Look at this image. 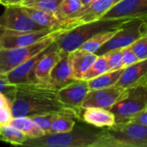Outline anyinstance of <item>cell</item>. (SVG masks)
Returning a JSON list of instances; mask_svg holds the SVG:
<instances>
[{
	"instance_id": "8fae6325",
	"label": "cell",
	"mask_w": 147,
	"mask_h": 147,
	"mask_svg": "<svg viewBox=\"0 0 147 147\" xmlns=\"http://www.w3.org/2000/svg\"><path fill=\"white\" fill-rule=\"evenodd\" d=\"M125 92L126 89L118 85L90 90L82 103V109L100 108L110 110V109L123 97Z\"/></svg>"
},
{
	"instance_id": "f1b7e54d",
	"label": "cell",
	"mask_w": 147,
	"mask_h": 147,
	"mask_svg": "<svg viewBox=\"0 0 147 147\" xmlns=\"http://www.w3.org/2000/svg\"><path fill=\"white\" fill-rule=\"evenodd\" d=\"M102 55L105 57V59L108 62L109 71H115V70L124 68L123 63H122L121 49L111 50Z\"/></svg>"
},
{
	"instance_id": "4fadbf2b",
	"label": "cell",
	"mask_w": 147,
	"mask_h": 147,
	"mask_svg": "<svg viewBox=\"0 0 147 147\" xmlns=\"http://www.w3.org/2000/svg\"><path fill=\"white\" fill-rule=\"evenodd\" d=\"M53 44V43H52ZM52 44L44 49L43 51L38 53L37 54L34 55L25 62H23L19 66L16 67L7 74L5 77L8 82L11 84H32L37 83L35 77H34V71L36 65L40 59L51 49Z\"/></svg>"
},
{
	"instance_id": "6da1fadb",
	"label": "cell",
	"mask_w": 147,
	"mask_h": 147,
	"mask_svg": "<svg viewBox=\"0 0 147 147\" xmlns=\"http://www.w3.org/2000/svg\"><path fill=\"white\" fill-rule=\"evenodd\" d=\"M16 85V92L10 102L13 118L37 115H64L82 121V109L62 102L57 90H53L37 83Z\"/></svg>"
},
{
	"instance_id": "7c38bea8",
	"label": "cell",
	"mask_w": 147,
	"mask_h": 147,
	"mask_svg": "<svg viewBox=\"0 0 147 147\" xmlns=\"http://www.w3.org/2000/svg\"><path fill=\"white\" fill-rule=\"evenodd\" d=\"M102 18H147V0H121L115 4Z\"/></svg>"
},
{
	"instance_id": "ba28073f",
	"label": "cell",
	"mask_w": 147,
	"mask_h": 147,
	"mask_svg": "<svg viewBox=\"0 0 147 147\" xmlns=\"http://www.w3.org/2000/svg\"><path fill=\"white\" fill-rule=\"evenodd\" d=\"M119 1L121 0H93L72 16L61 22V28L69 30L78 25L100 20Z\"/></svg>"
},
{
	"instance_id": "f546056e",
	"label": "cell",
	"mask_w": 147,
	"mask_h": 147,
	"mask_svg": "<svg viewBox=\"0 0 147 147\" xmlns=\"http://www.w3.org/2000/svg\"><path fill=\"white\" fill-rule=\"evenodd\" d=\"M54 115H32L30 118L34 123L46 134H51V125Z\"/></svg>"
},
{
	"instance_id": "74e56055",
	"label": "cell",
	"mask_w": 147,
	"mask_h": 147,
	"mask_svg": "<svg viewBox=\"0 0 147 147\" xmlns=\"http://www.w3.org/2000/svg\"><path fill=\"white\" fill-rule=\"evenodd\" d=\"M80 1L82 3V7H84V6H86L89 3H90L93 0H80Z\"/></svg>"
},
{
	"instance_id": "836d02e7",
	"label": "cell",
	"mask_w": 147,
	"mask_h": 147,
	"mask_svg": "<svg viewBox=\"0 0 147 147\" xmlns=\"http://www.w3.org/2000/svg\"><path fill=\"white\" fill-rule=\"evenodd\" d=\"M12 120H13V116L9 107L0 108V127L9 125Z\"/></svg>"
},
{
	"instance_id": "f35d334b",
	"label": "cell",
	"mask_w": 147,
	"mask_h": 147,
	"mask_svg": "<svg viewBox=\"0 0 147 147\" xmlns=\"http://www.w3.org/2000/svg\"><path fill=\"white\" fill-rule=\"evenodd\" d=\"M146 30H147V19H146Z\"/></svg>"
},
{
	"instance_id": "8d00e7d4",
	"label": "cell",
	"mask_w": 147,
	"mask_h": 147,
	"mask_svg": "<svg viewBox=\"0 0 147 147\" xmlns=\"http://www.w3.org/2000/svg\"><path fill=\"white\" fill-rule=\"evenodd\" d=\"M2 107H9L10 108V102L6 97L5 95H3L2 92H0V108Z\"/></svg>"
},
{
	"instance_id": "ffe728a7",
	"label": "cell",
	"mask_w": 147,
	"mask_h": 147,
	"mask_svg": "<svg viewBox=\"0 0 147 147\" xmlns=\"http://www.w3.org/2000/svg\"><path fill=\"white\" fill-rule=\"evenodd\" d=\"M124 68L115 71H109L96 78L88 80L87 84L90 90H101L115 85L118 83L120 78L121 77Z\"/></svg>"
},
{
	"instance_id": "e0dca14e",
	"label": "cell",
	"mask_w": 147,
	"mask_h": 147,
	"mask_svg": "<svg viewBox=\"0 0 147 147\" xmlns=\"http://www.w3.org/2000/svg\"><path fill=\"white\" fill-rule=\"evenodd\" d=\"M146 82L147 59H143L124 68L123 73L115 85L127 89L146 84Z\"/></svg>"
},
{
	"instance_id": "44dd1931",
	"label": "cell",
	"mask_w": 147,
	"mask_h": 147,
	"mask_svg": "<svg viewBox=\"0 0 147 147\" xmlns=\"http://www.w3.org/2000/svg\"><path fill=\"white\" fill-rule=\"evenodd\" d=\"M24 8V7H23ZM32 20L42 26L44 28H61V21L59 20L55 15L31 8H24Z\"/></svg>"
},
{
	"instance_id": "83f0119b",
	"label": "cell",
	"mask_w": 147,
	"mask_h": 147,
	"mask_svg": "<svg viewBox=\"0 0 147 147\" xmlns=\"http://www.w3.org/2000/svg\"><path fill=\"white\" fill-rule=\"evenodd\" d=\"M109 71L108 62L103 55H97V58L90 66L88 71L84 73L83 80L88 81L94 78H96Z\"/></svg>"
},
{
	"instance_id": "ab89813d",
	"label": "cell",
	"mask_w": 147,
	"mask_h": 147,
	"mask_svg": "<svg viewBox=\"0 0 147 147\" xmlns=\"http://www.w3.org/2000/svg\"><path fill=\"white\" fill-rule=\"evenodd\" d=\"M146 84H147V82H146Z\"/></svg>"
},
{
	"instance_id": "1f68e13d",
	"label": "cell",
	"mask_w": 147,
	"mask_h": 147,
	"mask_svg": "<svg viewBox=\"0 0 147 147\" xmlns=\"http://www.w3.org/2000/svg\"><path fill=\"white\" fill-rule=\"evenodd\" d=\"M0 92L5 95L10 102L16 92V85L9 84L5 75H1V74H0Z\"/></svg>"
},
{
	"instance_id": "5bb4252c",
	"label": "cell",
	"mask_w": 147,
	"mask_h": 147,
	"mask_svg": "<svg viewBox=\"0 0 147 147\" xmlns=\"http://www.w3.org/2000/svg\"><path fill=\"white\" fill-rule=\"evenodd\" d=\"M75 80L68 53H65L51 71L46 87L59 90Z\"/></svg>"
},
{
	"instance_id": "4316f807",
	"label": "cell",
	"mask_w": 147,
	"mask_h": 147,
	"mask_svg": "<svg viewBox=\"0 0 147 147\" xmlns=\"http://www.w3.org/2000/svg\"><path fill=\"white\" fill-rule=\"evenodd\" d=\"M75 125L76 121L74 118L64 115H54L51 125V134L69 132L75 127Z\"/></svg>"
},
{
	"instance_id": "5b68a950",
	"label": "cell",
	"mask_w": 147,
	"mask_h": 147,
	"mask_svg": "<svg viewBox=\"0 0 147 147\" xmlns=\"http://www.w3.org/2000/svg\"><path fill=\"white\" fill-rule=\"evenodd\" d=\"M65 31L64 28H59L43 39L28 46L0 48V74H7L34 55L43 51L56 41L59 36Z\"/></svg>"
},
{
	"instance_id": "9c48e42d",
	"label": "cell",
	"mask_w": 147,
	"mask_h": 147,
	"mask_svg": "<svg viewBox=\"0 0 147 147\" xmlns=\"http://www.w3.org/2000/svg\"><path fill=\"white\" fill-rule=\"evenodd\" d=\"M0 28L16 32L37 31L46 28L34 22L21 6H6L0 16Z\"/></svg>"
},
{
	"instance_id": "8992f818",
	"label": "cell",
	"mask_w": 147,
	"mask_h": 147,
	"mask_svg": "<svg viewBox=\"0 0 147 147\" xmlns=\"http://www.w3.org/2000/svg\"><path fill=\"white\" fill-rule=\"evenodd\" d=\"M147 107V84L126 89L123 97L117 102L110 111L114 114L115 123L133 121Z\"/></svg>"
},
{
	"instance_id": "d6986e66",
	"label": "cell",
	"mask_w": 147,
	"mask_h": 147,
	"mask_svg": "<svg viewBox=\"0 0 147 147\" xmlns=\"http://www.w3.org/2000/svg\"><path fill=\"white\" fill-rule=\"evenodd\" d=\"M81 118L85 123L99 128L109 127L115 124L114 114L109 109L100 108H90L83 109Z\"/></svg>"
},
{
	"instance_id": "d590c367",
	"label": "cell",
	"mask_w": 147,
	"mask_h": 147,
	"mask_svg": "<svg viewBox=\"0 0 147 147\" xmlns=\"http://www.w3.org/2000/svg\"><path fill=\"white\" fill-rule=\"evenodd\" d=\"M23 0H0V3L3 6H17Z\"/></svg>"
},
{
	"instance_id": "d4e9b609",
	"label": "cell",
	"mask_w": 147,
	"mask_h": 147,
	"mask_svg": "<svg viewBox=\"0 0 147 147\" xmlns=\"http://www.w3.org/2000/svg\"><path fill=\"white\" fill-rule=\"evenodd\" d=\"M1 134L2 141H5L15 146H22L28 139V137L21 130L11 126L10 124L1 127Z\"/></svg>"
},
{
	"instance_id": "ac0fdd59",
	"label": "cell",
	"mask_w": 147,
	"mask_h": 147,
	"mask_svg": "<svg viewBox=\"0 0 147 147\" xmlns=\"http://www.w3.org/2000/svg\"><path fill=\"white\" fill-rule=\"evenodd\" d=\"M68 57L72 67L74 78L76 80H81L84 73L97 58V55L78 48L69 53Z\"/></svg>"
},
{
	"instance_id": "4dcf8cb0",
	"label": "cell",
	"mask_w": 147,
	"mask_h": 147,
	"mask_svg": "<svg viewBox=\"0 0 147 147\" xmlns=\"http://www.w3.org/2000/svg\"><path fill=\"white\" fill-rule=\"evenodd\" d=\"M140 60L147 59V34L140 37L131 45Z\"/></svg>"
},
{
	"instance_id": "cb8c5ba5",
	"label": "cell",
	"mask_w": 147,
	"mask_h": 147,
	"mask_svg": "<svg viewBox=\"0 0 147 147\" xmlns=\"http://www.w3.org/2000/svg\"><path fill=\"white\" fill-rule=\"evenodd\" d=\"M82 8L80 0H62L55 12V16L61 22L70 18Z\"/></svg>"
},
{
	"instance_id": "603a6c76",
	"label": "cell",
	"mask_w": 147,
	"mask_h": 147,
	"mask_svg": "<svg viewBox=\"0 0 147 147\" xmlns=\"http://www.w3.org/2000/svg\"><path fill=\"white\" fill-rule=\"evenodd\" d=\"M117 30L118 29H115V30H109V31L99 33L94 35L93 37H91L90 40H86L79 48L90 53H96L99 48H101L108 40H109L113 37V35L116 33Z\"/></svg>"
},
{
	"instance_id": "e575fe53",
	"label": "cell",
	"mask_w": 147,
	"mask_h": 147,
	"mask_svg": "<svg viewBox=\"0 0 147 147\" xmlns=\"http://www.w3.org/2000/svg\"><path fill=\"white\" fill-rule=\"evenodd\" d=\"M131 121H135L137 123H140L141 125L147 127V107Z\"/></svg>"
},
{
	"instance_id": "d6a6232c",
	"label": "cell",
	"mask_w": 147,
	"mask_h": 147,
	"mask_svg": "<svg viewBox=\"0 0 147 147\" xmlns=\"http://www.w3.org/2000/svg\"><path fill=\"white\" fill-rule=\"evenodd\" d=\"M121 53H122V63H123L124 68H126L129 65H132L137 63L138 61H140L139 58L137 57L134 51L132 49L131 46L122 48Z\"/></svg>"
},
{
	"instance_id": "2e32d148",
	"label": "cell",
	"mask_w": 147,
	"mask_h": 147,
	"mask_svg": "<svg viewBox=\"0 0 147 147\" xmlns=\"http://www.w3.org/2000/svg\"><path fill=\"white\" fill-rule=\"evenodd\" d=\"M65 53H63L58 49L56 41L52 44L51 49L40 59L36 65L34 77L37 84L46 86L51 71L53 70L54 65L60 60Z\"/></svg>"
},
{
	"instance_id": "3957f363",
	"label": "cell",
	"mask_w": 147,
	"mask_h": 147,
	"mask_svg": "<svg viewBox=\"0 0 147 147\" xmlns=\"http://www.w3.org/2000/svg\"><path fill=\"white\" fill-rule=\"evenodd\" d=\"M95 147H147V127L135 121L115 123L101 131Z\"/></svg>"
},
{
	"instance_id": "9a60e30c",
	"label": "cell",
	"mask_w": 147,
	"mask_h": 147,
	"mask_svg": "<svg viewBox=\"0 0 147 147\" xmlns=\"http://www.w3.org/2000/svg\"><path fill=\"white\" fill-rule=\"evenodd\" d=\"M90 91L87 81L75 80L58 90L59 100L70 106L82 109V103Z\"/></svg>"
},
{
	"instance_id": "277c9868",
	"label": "cell",
	"mask_w": 147,
	"mask_h": 147,
	"mask_svg": "<svg viewBox=\"0 0 147 147\" xmlns=\"http://www.w3.org/2000/svg\"><path fill=\"white\" fill-rule=\"evenodd\" d=\"M101 131L74 127L71 131L28 138L22 146L35 147H95Z\"/></svg>"
},
{
	"instance_id": "52a82bcc",
	"label": "cell",
	"mask_w": 147,
	"mask_h": 147,
	"mask_svg": "<svg viewBox=\"0 0 147 147\" xmlns=\"http://www.w3.org/2000/svg\"><path fill=\"white\" fill-rule=\"evenodd\" d=\"M146 19H134L126 22L120 28H118L116 33L109 40H108L101 48L98 49L96 54L102 55L109 51L122 49L131 46L140 37L147 34Z\"/></svg>"
},
{
	"instance_id": "7402d4cb",
	"label": "cell",
	"mask_w": 147,
	"mask_h": 147,
	"mask_svg": "<svg viewBox=\"0 0 147 147\" xmlns=\"http://www.w3.org/2000/svg\"><path fill=\"white\" fill-rule=\"evenodd\" d=\"M10 125L21 130L28 138H37L45 135L44 132L41 131L28 116L13 118Z\"/></svg>"
},
{
	"instance_id": "484cf974",
	"label": "cell",
	"mask_w": 147,
	"mask_h": 147,
	"mask_svg": "<svg viewBox=\"0 0 147 147\" xmlns=\"http://www.w3.org/2000/svg\"><path fill=\"white\" fill-rule=\"evenodd\" d=\"M62 0H23L19 5L24 8H31L55 14Z\"/></svg>"
},
{
	"instance_id": "30bf717a",
	"label": "cell",
	"mask_w": 147,
	"mask_h": 147,
	"mask_svg": "<svg viewBox=\"0 0 147 147\" xmlns=\"http://www.w3.org/2000/svg\"><path fill=\"white\" fill-rule=\"evenodd\" d=\"M59 28H46L37 31L16 32L0 28V48H13L33 44Z\"/></svg>"
},
{
	"instance_id": "7a4b0ae2",
	"label": "cell",
	"mask_w": 147,
	"mask_h": 147,
	"mask_svg": "<svg viewBox=\"0 0 147 147\" xmlns=\"http://www.w3.org/2000/svg\"><path fill=\"white\" fill-rule=\"evenodd\" d=\"M131 20L134 19L102 18L97 21L78 25L71 29L66 30L59 36L56 40L58 49L63 53H69L76 49H78L86 40H90L94 35L102 32L118 29Z\"/></svg>"
}]
</instances>
